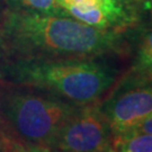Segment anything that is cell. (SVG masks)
I'll use <instances>...</instances> for the list:
<instances>
[{
    "label": "cell",
    "mask_w": 152,
    "mask_h": 152,
    "mask_svg": "<svg viewBox=\"0 0 152 152\" xmlns=\"http://www.w3.org/2000/svg\"><path fill=\"white\" fill-rule=\"evenodd\" d=\"M65 15L75 18L79 22L87 24L89 26L102 29H109V28H116L113 26L109 18L106 16L98 6L87 5V6H70L65 5L61 6Z\"/></svg>",
    "instance_id": "8992f818"
},
{
    "label": "cell",
    "mask_w": 152,
    "mask_h": 152,
    "mask_svg": "<svg viewBox=\"0 0 152 152\" xmlns=\"http://www.w3.org/2000/svg\"><path fill=\"white\" fill-rule=\"evenodd\" d=\"M126 132H134V133H145V134H151L152 135V115L149 117L144 118L140 123L134 125L133 127H131L130 130ZM125 133V132H124Z\"/></svg>",
    "instance_id": "30bf717a"
},
{
    "label": "cell",
    "mask_w": 152,
    "mask_h": 152,
    "mask_svg": "<svg viewBox=\"0 0 152 152\" xmlns=\"http://www.w3.org/2000/svg\"><path fill=\"white\" fill-rule=\"evenodd\" d=\"M22 152H51L48 147L41 145H25Z\"/></svg>",
    "instance_id": "8fae6325"
},
{
    "label": "cell",
    "mask_w": 152,
    "mask_h": 152,
    "mask_svg": "<svg viewBox=\"0 0 152 152\" xmlns=\"http://www.w3.org/2000/svg\"><path fill=\"white\" fill-rule=\"evenodd\" d=\"M124 1H127V2H133V0H124Z\"/></svg>",
    "instance_id": "4fadbf2b"
},
{
    "label": "cell",
    "mask_w": 152,
    "mask_h": 152,
    "mask_svg": "<svg viewBox=\"0 0 152 152\" xmlns=\"http://www.w3.org/2000/svg\"><path fill=\"white\" fill-rule=\"evenodd\" d=\"M145 1H152V0H145Z\"/></svg>",
    "instance_id": "9a60e30c"
},
{
    "label": "cell",
    "mask_w": 152,
    "mask_h": 152,
    "mask_svg": "<svg viewBox=\"0 0 152 152\" xmlns=\"http://www.w3.org/2000/svg\"><path fill=\"white\" fill-rule=\"evenodd\" d=\"M112 152H152V135L125 132L113 136Z\"/></svg>",
    "instance_id": "52a82bcc"
},
{
    "label": "cell",
    "mask_w": 152,
    "mask_h": 152,
    "mask_svg": "<svg viewBox=\"0 0 152 152\" xmlns=\"http://www.w3.org/2000/svg\"><path fill=\"white\" fill-rule=\"evenodd\" d=\"M100 105L113 136L152 115V75L132 71Z\"/></svg>",
    "instance_id": "277c9868"
},
{
    "label": "cell",
    "mask_w": 152,
    "mask_h": 152,
    "mask_svg": "<svg viewBox=\"0 0 152 152\" xmlns=\"http://www.w3.org/2000/svg\"><path fill=\"white\" fill-rule=\"evenodd\" d=\"M113 133L97 103L79 105L50 143L51 151L112 152Z\"/></svg>",
    "instance_id": "5b68a950"
},
{
    "label": "cell",
    "mask_w": 152,
    "mask_h": 152,
    "mask_svg": "<svg viewBox=\"0 0 152 152\" xmlns=\"http://www.w3.org/2000/svg\"><path fill=\"white\" fill-rule=\"evenodd\" d=\"M23 147H17L15 144L11 143H6L5 145H0V152H22Z\"/></svg>",
    "instance_id": "7c38bea8"
},
{
    "label": "cell",
    "mask_w": 152,
    "mask_h": 152,
    "mask_svg": "<svg viewBox=\"0 0 152 152\" xmlns=\"http://www.w3.org/2000/svg\"><path fill=\"white\" fill-rule=\"evenodd\" d=\"M0 34L23 58H96L124 49L122 31L92 27L68 15L8 9Z\"/></svg>",
    "instance_id": "6da1fadb"
},
{
    "label": "cell",
    "mask_w": 152,
    "mask_h": 152,
    "mask_svg": "<svg viewBox=\"0 0 152 152\" xmlns=\"http://www.w3.org/2000/svg\"><path fill=\"white\" fill-rule=\"evenodd\" d=\"M78 106L52 94L24 86L15 85L0 91L1 118L25 145L49 148Z\"/></svg>",
    "instance_id": "3957f363"
},
{
    "label": "cell",
    "mask_w": 152,
    "mask_h": 152,
    "mask_svg": "<svg viewBox=\"0 0 152 152\" xmlns=\"http://www.w3.org/2000/svg\"><path fill=\"white\" fill-rule=\"evenodd\" d=\"M10 9L45 15H65L59 0H6Z\"/></svg>",
    "instance_id": "ba28073f"
},
{
    "label": "cell",
    "mask_w": 152,
    "mask_h": 152,
    "mask_svg": "<svg viewBox=\"0 0 152 152\" xmlns=\"http://www.w3.org/2000/svg\"><path fill=\"white\" fill-rule=\"evenodd\" d=\"M51 152H60V151H51Z\"/></svg>",
    "instance_id": "5bb4252c"
},
{
    "label": "cell",
    "mask_w": 152,
    "mask_h": 152,
    "mask_svg": "<svg viewBox=\"0 0 152 152\" xmlns=\"http://www.w3.org/2000/svg\"><path fill=\"white\" fill-rule=\"evenodd\" d=\"M132 71L143 75H152V31L145 33L142 38Z\"/></svg>",
    "instance_id": "9c48e42d"
},
{
    "label": "cell",
    "mask_w": 152,
    "mask_h": 152,
    "mask_svg": "<svg viewBox=\"0 0 152 152\" xmlns=\"http://www.w3.org/2000/svg\"><path fill=\"white\" fill-rule=\"evenodd\" d=\"M12 85L52 94L75 105L97 103L116 81V70L94 58H23L2 66Z\"/></svg>",
    "instance_id": "7a4b0ae2"
}]
</instances>
